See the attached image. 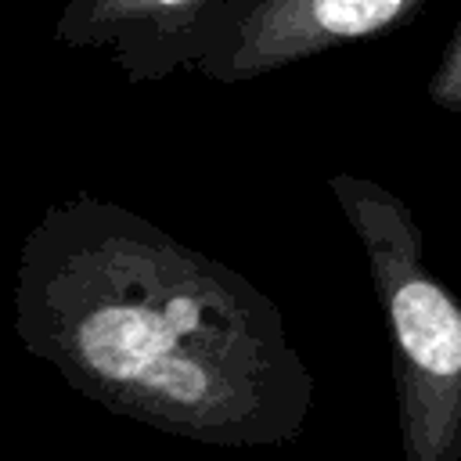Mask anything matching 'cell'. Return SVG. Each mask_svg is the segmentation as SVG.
Listing matches in <instances>:
<instances>
[{
  "label": "cell",
  "mask_w": 461,
  "mask_h": 461,
  "mask_svg": "<svg viewBox=\"0 0 461 461\" xmlns=\"http://www.w3.org/2000/svg\"><path fill=\"white\" fill-rule=\"evenodd\" d=\"M14 331L86 400L191 443H292L313 411L317 378L259 285L86 191L29 227Z\"/></svg>",
  "instance_id": "obj_1"
},
{
  "label": "cell",
  "mask_w": 461,
  "mask_h": 461,
  "mask_svg": "<svg viewBox=\"0 0 461 461\" xmlns=\"http://www.w3.org/2000/svg\"><path fill=\"white\" fill-rule=\"evenodd\" d=\"M389 328L403 461H461V299L429 270L414 209L357 173L328 180Z\"/></svg>",
  "instance_id": "obj_2"
},
{
  "label": "cell",
  "mask_w": 461,
  "mask_h": 461,
  "mask_svg": "<svg viewBox=\"0 0 461 461\" xmlns=\"http://www.w3.org/2000/svg\"><path fill=\"white\" fill-rule=\"evenodd\" d=\"M429 0H220L180 47V68L209 83H249L411 25Z\"/></svg>",
  "instance_id": "obj_3"
},
{
  "label": "cell",
  "mask_w": 461,
  "mask_h": 461,
  "mask_svg": "<svg viewBox=\"0 0 461 461\" xmlns=\"http://www.w3.org/2000/svg\"><path fill=\"white\" fill-rule=\"evenodd\" d=\"M220 0H68L54 40L72 50H108L126 83H158L180 72V47Z\"/></svg>",
  "instance_id": "obj_4"
},
{
  "label": "cell",
  "mask_w": 461,
  "mask_h": 461,
  "mask_svg": "<svg viewBox=\"0 0 461 461\" xmlns=\"http://www.w3.org/2000/svg\"><path fill=\"white\" fill-rule=\"evenodd\" d=\"M429 101L443 112H454L461 115V22L454 25V32L447 36L443 43V54L429 76V86H425Z\"/></svg>",
  "instance_id": "obj_5"
}]
</instances>
